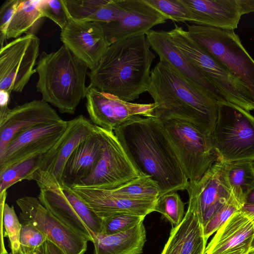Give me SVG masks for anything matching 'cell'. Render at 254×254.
I'll return each mask as SVG.
<instances>
[{
	"label": "cell",
	"instance_id": "7a4b0ae2",
	"mask_svg": "<svg viewBox=\"0 0 254 254\" xmlns=\"http://www.w3.org/2000/svg\"><path fill=\"white\" fill-rule=\"evenodd\" d=\"M147 92L154 100V116L159 120H182L212 134L218 101L163 59L151 71Z\"/></svg>",
	"mask_w": 254,
	"mask_h": 254
},
{
	"label": "cell",
	"instance_id": "7c38bea8",
	"mask_svg": "<svg viewBox=\"0 0 254 254\" xmlns=\"http://www.w3.org/2000/svg\"><path fill=\"white\" fill-rule=\"evenodd\" d=\"M16 203L23 223L33 225L65 254H84L88 241L56 217L38 197L25 196Z\"/></svg>",
	"mask_w": 254,
	"mask_h": 254
},
{
	"label": "cell",
	"instance_id": "e575fe53",
	"mask_svg": "<svg viewBox=\"0 0 254 254\" xmlns=\"http://www.w3.org/2000/svg\"><path fill=\"white\" fill-rule=\"evenodd\" d=\"M145 216L128 213L114 215L102 219L101 233L112 235L126 231L142 222Z\"/></svg>",
	"mask_w": 254,
	"mask_h": 254
},
{
	"label": "cell",
	"instance_id": "836d02e7",
	"mask_svg": "<svg viewBox=\"0 0 254 254\" xmlns=\"http://www.w3.org/2000/svg\"><path fill=\"white\" fill-rule=\"evenodd\" d=\"M146 0L164 14L168 19L176 22H190L193 23L192 13L181 0Z\"/></svg>",
	"mask_w": 254,
	"mask_h": 254
},
{
	"label": "cell",
	"instance_id": "f6af8a7d",
	"mask_svg": "<svg viewBox=\"0 0 254 254\" xmlns=\"http://www.w3.org/2000/svg\"><path fill=\"white\" fill-rule=\"evenodd\" d=\"M243 209L247 210L249 211L254 212V205H251V204H244L243 207ZM254 251V239L253 242L252 249L250 251V252Z\"/></svg>",
	"mask_w": 254,
	"mask_h": 254
},
{
	"label": "cell",
	"instance_id": "c3c4849f",
	"mask_svg": "<svg viewBox=\"0 0 254 254\" xmlns=\"http://www.w3.org/2000/svg\"><path fill=\"white\" fill-rule=\"evenodd\" d=\"M248 254H254L253 253H249Z\"/></svg>",
	"mask_w": 254,
	"mask_h": 254
},
{
	"label": "cell",
	"instance_id": "ee69618b",
	"mask_svg": "<svg viewBox=\"0 0 254 254\" xmlns=\"http://www.w3.org/2000/svg\"><path fill=\"white\" fill-rule=\"evenodd\" d=\"M245 204L254 205V189L246 196Z\"/></svg>",
	"mask_w": 254,
	"mask_h": 254
},
{
	"label": "cell",
	"instance_id": "9c48e42d",
	"mask_svg": "<svg viewBox=\"0 0 254 254\" xmlns=\"http://www.w3.org/2000/svg\"><path fill=\"white\" fill-rule=\"evenodd\" d=\"M97 126L82 115L67 121L66 128L56 143L43 154L39 168L31 176L40 189L62 183L65 163L77 146L96 131Z\"/></svg>",
	"mask_w": 254,
	"mask_h": 254
},
{
	"label": "cell",
	"instance_id": "d4e9b609",
	"mask_svg": "<svg viewBox=\"0 0 254 254\" xmlns=\"http://www.w3.org/2000/svg\"><path fill=\"white\" fill-rule=\"evenodd\" d=\"M193 15V23L234 31L242 16L236 0H181Z\"/></svg>",
	"mask_w": 254,
	"mask_h": 254
},
{
	"label": "cell",
	"instance_id": "ab89813d",
	"mask_svg": "<svg viewBox=\"0 0 254 254\" xmlns=\"http://www.w3.org/2000/svg\"><path fill=\"white\" fill-rule=\"evenodd\" d=\"M242 16L254 12V0H236Z\"/></svg>",
	"mask_w": 254,
	"mask_h": 254
},
{
	"label": "cell",
	"instance_id": "8992f818",
	"mask_svg": "<svg viewBox=\"0 0 254 254\" xmlns=\"http://www.w3.org/2000/svg\"><path fill=\"white\" fill-rule=\"evenodd\" d=\"M172 39L196 69L216 87L226 100L248 112L254 101L247 87L221 62L202 49L177 24L169 32Z\"/></svg>",
	"mask_w": 254,
	"mask_h": 254
},
{
	"label": "cell",
	"instance_id": "484cf974",
	"mask_svg": "<svg viewBox=\"0 0 254 254\" xmlns=\"http://www.w3.org/2000/svg\"><path fill=\"white\" fill-rule=\"evenodd\" d=\"M146 241L142 222L124 232L96 235L93 239L94 254H140Z\"/></svg>",
	"mask_w": 254,
	"mask_h": 254
},
{
	"label": "cell",
	"instance_id": "4316f807",
	"mask_svg": "<svg viewBox=\"0 0 254 254\" xmlns=\"http://www.w3.org/2000/svg\"><path fill=\"white\" fill-rule=\"evenodd\" d=\"M68 18L83 22L108 23L122 13L118 0H63Z\"/></svg>",
	"mask_w": 254,
	"mask_h": 254
},
{
	"label": "cell",
	"instance_id": "44dd1931",
	"mask_svg": "<svg viewBox=\"0 0 254 254\" xmlns=\"http://www.w3.org/2000/svg\"><path fill=\"white\" fill-rule=\"evenodd\" d=\"M41 203L64 224L88 242H93L94 236L80 217L78 194L64 184H58L40 190L38 197Z\"/></svg>",
	"mask_w": 254,
	"mask_h": 254
},
{
	"label": "cell",
	"instance_id": "7bdbcfd3",
	"mask_svg": "<svg viewBox=\"0 0 254 254\" xmlns=\"http://www.w3.org/2000/svg\"><path fill=\"white\" fill-rule=\"evenodd\" d=\"M21 254H48L47 241L41 247L30 251L23 252Z\"/></svg>",
	"mask_w": 254,
	"mask_h": 254
},
{
	"label": "cell",
	"instance_id": "7dc6e473",
	"mask_svg": "<svg viewBox=\"0 0 254 254\" xmlns=\"http://www.w3.org/2000/svg\"><path fill=\"white\" fill-rule=\"evenodd\" d=\"M253 168L254 170V161H253Z\"/></svg>",
	"mask_w": 254,
	"mask_h": 254
},
{
	"label": "cell",
	"instance_id": "f546056e",
	"mask_svg": "<svg viewBox=\"0 0 254 254\" xmlns=\"http://www.w3.org/2000/svg\"><path fill=\"white\" fill-rule=\"evenodd\" d=\"M114 195L133 200H156L160 195L158 184L145 175L113 189H108Z\"/></svg>",
	"mask_w": 254,
	"mask_h": 254
},
{
	"label": "cell",
	"instance_id": "8d00e7d4",
	"mask_svg": "<svg viewBox=\"0 0 254 254\" xmlns=\"http://www.w3.org/2000/svg\"><path fill=\"white\" fill-rule=\"evenodd\" d=\"M39 8L44 17L53 21L61 30L66 24L68 18L63 0H40Z\"/></svg>",
	"mask_w": 254,
	"mask_h": 254
},
{
	"label": "cell",
	"instance_id": "7402d4cb",
	"mask_svg": "<svg viewBox=\"0 0 254 254\" xmlns=\"http://www.w3.org/2000/svg\"><path fill=\"white\" fill-rule=\"evenodd\" d=\"M71 189L102 219L121 213L146 216L154 211L156 200L124 198L114 195L108 189L77 187Z\"/></svg>",
	"mask_w": 254,
	"mask_h": 254
},
{
	"label": "cell",
	"instance_id": "5bb4252c",
	"mask_svg": "<svg viewBox=\"0 0 254 254\" xmlns=\"http://www.w3.org/2000/svg\"><path fill=\"white\" fill-rule=\"evenodd\" d=\"M86 98L90 120L96 126L106 130L114 131L133 116L154 117V103L139 104L126 102L89 86Z\"/></svg>",
	"mask_w": 254,
	"mask_h": 254
},
{
	"label": "cell",
	"instance_id": "e0dca14e",
	"mask_svg": "<svg viewBox=\"0 0 254 254\" xmlns=\"http://www.w3.org/2000/svg\"><path fill=\"white\" fill-rule=\"evenodd\" d=\"M60 39L90 70L98 63L110 46L100 25L95 22H83L68 18L61 30Z\"/></svg>",
	"mask_w": 254,
	"mask_h": 254
},
{
	"label": "cell",
	"instance_id": "6da1fadb",
	"mask_svg": "<svg viewBox=\"0 0 254 254\" xmlns=\"http://www.w3.org/2000/svg\"><path fill=\"white\" fill-rule=\"evenodd\" d=\"M113 131L140 175L158 184L160 195L186 190L189 180L160 120L135 116Z\"/></svg>",
	"mask_w": 254,
	"mask_h": 254
},
{
	"label": "cell",
	"instance_id": "5b68a950",
	"mask_svg": "<svg viewBox=\"0 0 254 254\" xmlns=\"http://www.w3.org/2000/svg\"><path fill=\"white\" fill-rule=\"evenodd\" d=\"M211 135L218 160L254 161V117L250 112L228 101L218 102Z\"/></svg>",
	"mask_w": 254,
	"mask_h": 254
},
{
	"label": "cell",
	"instance_id": "4dcf8cb0",
	"mask_svg": "<svg viewBox=\"0 0 254 254\" xmlns=\"http://www.w3.org/2000/svg\"><path fill=\"white\" fill-rule=\"evenodd\" d=\"M43 154H39L17 162L0 172V194L22 180H30L39 169Z\"/></svg>",
	"mask_w": 254,
	"mask_h": 254
},
{
	"label": "cell",
	"instance_id": "b9f144b4",
	"mask_svg": "<svg viewBox=\"0 0 254 254\" xmlns=\"http://www.w3.org/2000/svg\"><path fill=\"white\" fill-rule=\"evenodd\" d=\"M9 93L4 90H0V109L8 108Z\"/></svg>",
	"mask_w": 254,
	"mask_h": 254
},
{
	"label": "cell",
	"instance_id": "cb8c5ba5",
	"mask_svg": "<svg viewBox=\"0 0 254 254\" xmlns=\"http://www.w3.org/2000/svg\"><path fill=\"white\" fill-rule=\"evenodd\" d=\"M103 147V136L97 126L96 131L81 142L67 159L63 173V184L72 188L88 177L100 159Z\"/></svg>",
	"mask_w": 254,
	"mask_h": 254
},
{
	"label": "cell",
	"instance_id": "d6986e66",
	"mask_svg": "<svg viewBox=\"0 0 254 254\" xmlns=\"http://www.w3.org/2000/svg\"><path fill=\"white\" fill-rule=\"evenodd\" d=\"M254 239V212L234 213L216 232L205 254H248Z\"/></svg>",
	"mask_w": 254,
	"mask_h": 254
},
{
	"label": "cell",
	"instance_id": "ffe728a7",
	"mask_svg": "<svg viewBox=\"0 0 254 254\" xmlns=\"http://www.w3.org/2000/svg\"><path fill=\"white\" fill-rule=\"evenodd\" d=\"M150 47L189 80L218 102L227 101L221 92L196 69L180 50L169 32L150 30L146 34Z\"/></svg>",
	"mask_w": 254,
	"mask_h": 254
},
{
	"label": "cell",
	"instance_id": "74e56055",
	"mask_svg": "<svg viewBox=\"0 0 254 254\" xmlns=\"http://www.w3.org/2000/svg\"><path fill=\"white\" fill-rule=\"evenodd\" d=\"M47 240V237L33 225L27 223H22L20 235L21 253L41 247Z\"/></svg>",
	"mask_w": 254,
	"mask_h": 254
},
{
	"label": "cell",
	"instance_id": "9a60e30c",
	"mask_svg": "<svg viewBox=\"0 0 254 254\" xmlns=\"http://www.w3.org/2000/svg\"><path fill=\"white\" fill-rule=\"evenodd\" d=\"M122 11L116 21L99 23L110 45L119 41L146 35L153 27L168 18L146 0H119Z\"/></svg>",
	"mask_w": 254,
	"mask_h": 254
},
{
	"label": "cell",
	"instance_id": "3957f363",
	"mask_svg": "<svg viewBox=\"0 0 254 254\" xmlns=\"http://www.w3.org/2000/svg\"><path fill=\"white\" fill-rule=\"evenodd\" d=\"M146 35L122 40L110 45L87 75L88 86L130 102L147 91L150 68L155 56Z\"/></svg>",
	"mask_w": 254,
	"mask_h": 254
},
{
	"label": "cell",
	"instance_id": "30bf717a",
	"mask_svg": "<svg viewBox=\"0 0 254 254\" xmlns=\"http://www.w3.org/2000/svg\"><path fill=\"white\" fill-rule=\"evenodd\" d=\"M99 128L104 142L101 157L92 172L74 187L113 189L141 175L114 131Z\"/></svg>",
	"mask_w": 254,
	"mask_h": 254
},
{
	"label": "cell",
	"instance_id": "d590c367",
	"mask_svg": "<svg viewBox=\"0 0 254 254\" xmlns=\"http://www.w3.org/2000/svg\"><path fill=\"white\" fill-rule=\"evenodd\" d=\"M233 197L221 208L203 226L205 239L216 232L223 224L236 212L243 208Z\"/></svg>",
	"mask_w": 254,
	"mask_h": 254
},
{
	"label": "cell",
	"instance_id": "60d3db41",
	"mask_svg": "<svg viewBox=\"0 0 254 254\" xmlns=\"http://www.w3.org/2000/svg\"><path fill=\"white\" fill-rule=\"evenodd\" d=\"M47 247L48 254H65L62 249L48 240H47Z\"/></svg>",
	"mask_w": 254,
	"mask_h": 254
},
{
	"label": "cell",
	"instance_id": "681fc988",
	"mask_svg": "<svg viewBox=\"0 0 254 254\" xmlns=\"http://www.w3.org/2000/svg\"><path fill=\"white\" fill-rule=\"evenodd\" d=\"M250 253H254V251H253V252H250Z\"/></svg>",
	"mask_w": 254,
	"mask_h": 254
},
{
	"label": "cell",
	"instance_id": "2e32d148",
	"mask_svg": "<svg viewBox=\"0 0 254 254\" xmlns=\"http://www.w3.org/2000/svg\"><path fill=\"white\" fill-rule=\"evenodd\" d=\"M62 120L49 104L42 100H34L0 112V155L18 134Z\"/></svg>",
	"mask_w": 254,
	"mask_h": 254
},
{
	"label": "cell",
	"instance_id": "603a6c76",
	"mask_svg": "<svg viewBox=\"0 0 254 254\" xmlns=\"http://www.w3.org/2000/svg\"><path fill=\"white\" fill-rule=\"evenodd\" d=\"M207 241L201 218L188 206L182 222L171 229L161 254H205Z\"/></svg>",
	"mask_w": 254,
	"mask_h": 254
},
{
	"label": "cell",
	"instance_id": "52a82bcc",
	"mask_svg": "<svg viewBox=\"0 0 254 254\" xmlns=\"http://www.w3.org/2000/svg\"><path fill=\"white\" fill-rule=\"evenodd\" d=\"M187 32L243 82L254 101V60L234 31L192 24L188 25Z\"/></svg>",
	"mask_w": 254,
	"mask_h": 254
},
{
	"label": "cell",
	"instance_id": "bcb514c9",
	"mask_svg": "<svg viewBox=\"0 0 254 254\" xmlns=\"http://www.w3.org/2000/svg\"><path fill=\"white\" fill-rule=\"evenodd\" d=\"M0 254H9L7 252H5V253H0Z\"/></svg>",
	"mask_w": 254,
	"mask_h": 254
},
{
	"label": "cell",
	"instance_id": "277c9868",
	"mask_svg": "<svg viewBox=\"0 0 254 254\" xmlns=\"http://www.w3.org/2000/svg\"><path fill=\"white\" fill-rule=\"evenodd\" d=\"M87 66L64 45L50 53L43 52L37 61L36 87L42 100L61 113L73 114L86 97Z\"/></svg>",
	"mask_w": 254,
	"mask_h": 254
},
{
	"label": "cell",
	"instance_id": "ba28073f",
	"mask_svg": "<svg viewBox=\"0 0 254 254\" xmlns=\"http://www.w3.org/2000/svg\"><path fill=\"white\" fill-rule=\"evenodd\" d=\"M161 122L186 178L189 181L199 179L218 160L212 135L182 120Z\"/></svg>",
	"mask_w": 254,
	"mask_h": 254
},
{
	"label": "cell",
	"instance_id": "d6a6232c",
	"mask_svg": "<svg viewBox=\"0 0 254 254\" xmlns=\"http://www.w3.org/2000/svg\"><path fill=\"white\" fill-rule=\"evenodd\" d=\"M154 211L161 213L173 227L178 225L185 214V203L176 191L160 195L156 200Z\"/></svg>",
	"mask_w": 254,
	"mask_h": 254
},
{
	"label": "cell",
	"instance_id": "8fae6325",
	"mask_svg": "<svg viewBox=\"0 0 254 254\" xmlns=\"http://www.w3.org/2000/svg\"><path fill=\"white\" fill-rule=\"evenodd\" d=\"M40 39L26 33L0 48V90L9 94L21 92L31 76L37 72Z\"/></svg>",
	"mask_w": 254,
	"mask_h": 254
},
{
	"label": "cell",
	"instance_id": "1f68e13d",
	"mask_svg": "<svg viewBox=\"0 0 254 254\" xmlns=\"http://www.w3.org/2000/svg\"><path fill=\"white\" fill-rule=\"evenodd\" d=\"M6 191L0 194L1 220L5 229V236L9 240L11 254H21L20 235L22 223L19 220L13 205L5 203Z\"/></svg>",
	"mask_w": 254,
	"mask_h": 254
},
{
	"label": "cell",
	"instance_id": "f35d334b",
	"mask_svg": "<svg viewBox=\"0 0 254 254\" xmlns=\"http://www.w3.org/2000/svg\"><path fill=\"white\" fill-rule=\"evenodd\" d=\"M20 0L5 1L0 9V42L2 47L6 39V32L10 20L18 5Z\"/></svg>",
	"mask_w": 254,
	"mask_h": 254
},
{
	"label": "cell",
	"instance_id": "f1b7e54d",
	"mask_svg": "<svg viewBox=\"0 0 254 254\" xmlns=\"http://www.w3.org/2000/svg\"><path fill=\"white\" fill-rule=\"evenodd\" d=\"M39 2L20 0L8 26L6 39L18 38L23 33H32V29L44 17L39 8Z\"/></svg>",
	"mask_w": 254,
	"mask_h": 254
},
{
	"label": "cell",
	"instance_id": "ac0fdd59",
	"mask_svg": "<svg viewBox=\"0 0 254 254\" xmlns=\"http://www.w3.org/2000/svg\"><path fill=\"white\" fill-rule=\"evenodd\" d=\"M67 121L41 126L16 135L0 155V172L30 156L44 154L59 140L65 131Z\"/></svg>",
	"mask_w": 254,
	"mask_h": 254
},
{
	"label": "cell",
	"instance_id": "83f0119b",
	"mask_svg": "<svg viewBox=\"0 0 254 254\" xmlns=\"http://www.w3.org/2000/svg\"><path fill=\"white\" fill-rule=\"evenodd\" d=\"M225 173L232 196L244 206L246 196L254 189L253 161L226 163Z\"/></svg>",
	"mask_w": 254,
	"mask_h": 254
},
{
	"label": "cell",
	"instance_id": "4fadbf2b",
	"mask_svg": "<svg viewBox=\"0 0 254 254\" xmlns=\"http://www.w3.org/2000/svg\"><path fill=\"white\" fill-rule=\"evenodd\" d=\"M226 162L218 160L198 180L189 181L188 206L198 214L203 226L233 197L226 181Z\"/></svg>",
	"mask_w": 254,
	"mask_h": 254
}]
</instances>
